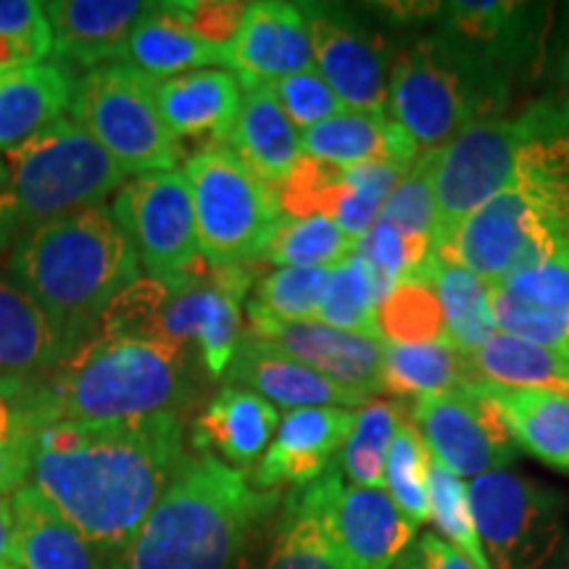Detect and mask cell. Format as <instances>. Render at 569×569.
Listing matches in <instances>:
<instances>
[{"label":"cell","instance_id":"cell-1","mask_svg":"<svg viewBox=\"0 0 569 569\" xmlns=\"http://www.w3.org/2000/svg\"><path fill=\"white\" fill-rule=\"evenodd\" d=\"M188 461L180 415L56 422L34 440L32 482L117 565Z\"/></svg>","mask_w":569,"mask_h":569},{"label":"cell","instance_id":"cell-2","mask_svg":"<svg viewBox=\"0 0 569 569\" xmlns=\"http://www.w3.org/2000/svg\"><path fill=\"white\" fill-rule=\"evenodd\" d=\"M6 272L51 315L71 353L96 338L109 303L142 277L132 240L103 203L34 227L11 246Z\"/></svg>","mask_w":569,"mask_h":569},{"label":"cell","instance_id":"cell-3","mask_svg":"<svg viewBox=\"0 0 569 569\" xmlns=\"http://www.w3.org/2000/svg\"><path fill=\"white\" fill-rule=\"evenodd\" d=\"M32 425L180 415L193 398L188 348L159 340L92 338L61 365L19 377Z\"/></svg>","mask_w":569,"mask_h":569},{"label":"cell","instance_id":"cell-4","mask_svg":"<svg viewBox=\"0 0 569 569\" xmlns=\"http://www.w3.org/2000/svg\"><path fill=\"white\" fill-rule=\"evenodd\" d=\"M274 507L277 490H256L243 469L190 457L113 569H238Z\"/></svg>","mask_w":569,"mask_h":569},{"label":"cell","instance_id":"cell-5","mask_svg":"<svg viewBox=\"0 0 569 569\" xmlns=\"http://www.w3.org/2000/svg\"><path fill=\"white\" fill-rule=\"evenodd\" d=\"M6 167L0 246H13L34 227L98 206L124 182L119 163L71 117H61L6 153Z\"/></svg>","mask_w":569,"mask_h":569},{"label":"cell","instance_id":"cell-6","mask_svg":"<svg viewBox=\"0 0 569 569\" xmlns=\"http://www.w3.org/2000/svg\"><path fill=\"white\" fill-rule=\"evenodd\" d=\"M511 82L461 53L438 32L411 40L388 74V117L419 142L443 148L467 127L498 119Z\"/></svg>","mask_w":569,"mask_h":569},{"label":"cell","instance_id":"cell-7","mask_svg":"<svg viewBox=\"0 0 569 569\" xmlns=\"http://www.w3.org/2000/svg\"><path fill=\"white\" fill-rule=\"evenodd\" d=\"M201 256L211 267H248L284 217L277 190L259 182L224 142H206L184 163Z\"/></svg>","mask_w":569,"mask_h":569},{"label":"cell","instance_id":"cell-8","mask_svg":"<svg viewBox=\"0 0 569 569\" xmlns=\"http://www.w3.org/2000/svg\"><path fill=\"white\" fill-rule=\"evenodd\" d=\"M69 109L124 174L172 172L182 159L180 140L156 106V80L132 63L111 61L84 71Z\"/></svg>","mask_w":569,"mask_h":569},{"label":"cell","instance_id":"cell-9","mask_svg":"<svg viewBox=\"0 0 569 569\" xmlns=\"http://www.w3.org/2000/svg\"><path fill=\"white\" fill-rule=\"evenodd\" d=\"M567 246L569 209L509 188L469 213L457 232L436 248V256L498 284L543 264Z\"/></svg>","mask_w":569,"mask_h":569},{"label":"cell","instance_id":"cell-10","mask_svg":"<svg viewBox=\"0 0 569 569\" xmlns=\"http://www.w3.org/2000/svg\"><path fill=\"white\" fill-rule=\"evenodd\" d=\"M469 509L493 569H569V525L553 490L498 469L467 486Z\"/></svg>","mask_w":569,"mask_h":569},{"label":"cell","instance_id":"cell-11","mask_svg":"<svg viewBox=\"0 0 569 569\" xmlns=\"http://www.w3.org/2000/svg\"><path fill=\"white\" fill-rule=\"evenodd\" d=\"M111 211L151 280L172 284L209 267L198 246L193 193L182 169L124 182Z\"/></svg>","mask_w":569,"mask_h":569},{"label":"cell","instance_id":"cell-12","mask_svg":"<svg viewBox=\"0 0 569 569\" xmlns=\"http://www.w3.org/2000/svg\"><path fill=\"white\" fill-rule=\"evenodd\" d=\"M411 422L422 432L432 459L459 480L507 469L522 451L482 377L448 393L417 398Z\"/></svg>","mask_w":569,"mask_h":569},{"label":"cell","instance_id":"cell-13","mask_svg":"<svg viewBox=\"0 0 569 569\" xmlns=\"http://www.w3.org/2000/svg\"><path fill=\"white\" fill-rule=\"evenodd\" d=\"M517 169V127L515 119H488L459 132L438 148L436 203L438 224L432 240L436 248L446 243L472 211L486 206L503 190L515 188Z\"/></svg>","mask_w":569,"mask_h":569},{"label":"cell","instance_id":"cell-14","mask_svg":"<svg viewBox=\"0 0 569 569\" xmlns=\"http://www.w3.org/2000/svg\"><path fill=\"white\" fill-rule=\"evenodd\" d=\"M315 67L348 111L388 117V59L382 38L330 6H301Z\"/></svg>","mask_w":569,"mask_h":569},{"label":"cell","instance_id":"cell-15","mask_svg":"<svg viewBox=\"0 0 569 569\" xmlns=\"http://www.w3.org/2000/svg\"><path fill=\"white\" fill-rule=\"evenodd\" d=\"M546 6L540 3H443L438 34L472 56L482 67L515 82L540 56L546 32Z\"/></svg>","mask_w":569,"mask_h":569},{"label":"cell","instance_id":"cell-16","mask_svg":"<svg viewBox=\"0 0 569 569\" xmlns=\"http://www.w3.org/2000/svg\"><path fill=\"white\" fill-rule=\"evenodd\" d=\"M325 517L353 569H393L409 551L417 528L386 488L346 486L336 461L322 475Z\"/></svg>","mask_w":569,"mask_h":569},{"label":"cell","instance_id":"cell-17","mask_svg":"<svg viewBox=\"0 0 569 569\" xmlns=\"http://www.w3.org/2000/svg\"><path fill=\"white\" fill-rule=\"evenodd\" d=\"M246 315L248 332L274 343L296 361L325 375L327 380L367 398L380 393L382 361H386L388 348L386 340L356 336V332L338 330V327L322 325L317 319L288 322V319H274L253 309H246Z\"/></svg>","mask_w":569,"mask_h":569},{"label":"cell","instance_id":"cell-18","mask_svg":"<svg viewBox=\"0 0 569 569\" xmlns=\"http://www.w3.org/2000/svg\"><path fill=\"white\" fill-rule=\"evenodd\" d=\"M227 61L243 88L315 69L309 21L301 6L282 0L248 3L243 21L227 46Z\"/></svg>","mask_w":569,"mask_h":569},{"label":"cell","instance_id":"cell-19","mask_svg":"<svg viewBox=\"0 0 569 569\" xmlns=\"http://www.w3.org/2000/svg\"><path fill=\"white\" fill-rule=\"evenodd\" d=\"M356 415L351 409H293L280 419L272 443L248 475L256 490L303 488L338 461Z\"/></svg>","mask_w":569,"mask_h":569},{"label":"cell","instance_id":"cell-20","mask_svg":"<svg viewBox=\"0 0 569 569\" xmlns=\"http://www.w3.org/2000/svg\"><path fill=\"white\" fill-rule=\"evenodd\" d=\"M230 386L253 390L269 403L284 409H359L369 401L367 396L356 393L351 388L327 380L325 375L296 361L293 356L280 351L269 340L243 332L234 356L227 367Z\"/></svg>","mask_w":569,"mask_h":569},{"label":"cell","instance_id":"cell-21","mask_svg":"<svg viewBox=\"0 0 569 569\" xmlns=\"http://www.w3.org/2000/svg\"><path fill=\"white\" fill-rule=\"evenodd\" d=\"M490 309L507 336L569 348V246L528 272L490 284Z\"/></svg>","mask_w":569,"mask_h":569},{"label":"cell","instance_id":"cell-22","mask_svg":"<svg viewBox=\"0 0 569 569\" xmlns=\"http://www.w3.org/2000/svg\"><path fill=\"white\" fill-rule=\"evenodd\" d=\"M153 3L140 0H53L46 3L51 24V56L82 67L122 61L127 38Z\"/></svg>","mask_w":569,"mask_h":569},{"label":"cell","instance_id":"cell-23","mask_svg":"<svg viewBox=\"0 0 569 569\" xmlns=\"http://www.w3.org/2000/svg\"><path fill=\"white\" fill-rule=\"evenodd\" d=\"M13 549L19 569H113L111 559L84 538L34 482L11 493Z\"/></svg>","mask_w":569,"mask_h":569},{"label":"cell","instance_id":"cell-24","mask_svg":"<svg viewBox=\"0 0 569 569\" xmlns=\"http://www.w3.org/2000/svg\"><path fill=\"white\" fill-rule=\"evenodd\" d=\"M277 427H280V411L274 403L253 390L227 382L196 419L193 446L203 453L213 451L224 465L246 472L264 457Z\"/></svg>","mask_w":569,"mask_h":569},{"label":"cell","instance_id":"cell-25","mask_svg":"<svg viewBox=\"0 0 569 569\" xmlns=\"http://www.w3.org/2000/svg\"><path fill=\"white\" fill-rule=\"evenodd\" d=\"M243 103V84L230 69H198L156 80V106L177 140L224 142Z\"/></svg>","mask_w":569,"mask_h":569},{"label":"cell","instance_id":"cell-26","mask_svg":"<svg viewBox=\"0 0 569 569\" xmlns=\"http://www.w3.org/2000/svg\"><path fill=\"white\" fill-rule=\"evenodd\" d=\"M301 153L332 167L386 161L401 172L415 167L422 148L390 117L367 111H343L301 132Z\"/></svg>","mask_w":569,"mask_h":569},{"label":"cell","instance_id":"cell-27","mask_svg":"<svg viewBox=\"0 0 569 569\" xmlns=\"http://www.w3.org/2000/svg\"><path fill=\"white\" fill-rule=\"evenodd\" d=\"M515 127V188L569 209V96L536 101Z\"/></svg>","mask_w":569,"mask_h":569},{"label":"cell","instance_id":"cell-28","mask_svg":"<svg viewBox=\"0 0 569 569\" xmlns=\"http://www.w3.org/2000/svg\"><path fill=\"white\" fill-rule=\"evenodd\" d=\"M224 146L238 156L256 180L274 190L288 180L303 156L301 132L277 106L269 84L243 88V103Z\"/></svg>","mask_w":569,"mask_h":569},{"label":"cell","instance_id":"cell-29","mask_svg":"<svg viewBox=\"0 0 569 569\" xmlns=\"http://www.w3.org/2000/svg\"><path fill=\"white\" fill-rule=\"evenodd\" d=\"M71 96L74 80L53 61L0 69V151L9 153L59 122Z\"/></svg>","mask_w":569,"mask_h":569},{"label":"cell","instance_id":"cell-30","mask_svg":"<svg viewBox=\"0 0 569 569\" xmlns=\"http://www.w3.org/2000/svg\"><path fill=\"white\" fill-rule=\"evenodd\" d=\"M69 353V340L51 315L0 269V380L38 377Z\"/></svg>","mask_w":569,"mask_h":569},{"label":"cell","instance_id":"cell-31","mask_svg":"<svg viewBox=\"0 0 569 569\" xmlns=\"http://www.w3.org/2000/svg\"><path fill=\"white\" fill-rule=\"evenodd\" d=\"M122 61L146 71L153 80L188 74L198 69H230L227 48L213 46L177 19L167 3H153L127 38Z\"/></svg>","mask_w":569,"mask_h":569},{"label":"cell","instance_id":"cell-32","mask_svg":"<svg viewBox=\"0 0 569 569\" xmlns=\"http://www.w3.org/2000/svg\"><path fill=\"white\" fill-rule=\"evenodd\" d=\"M264 569H353L327 525L319 478L284 498Z\"/></svg>","mask_w":569,"mask_h":569},{"label":"cell","instance_id":"cell-33","mask_svg":"<svg viewBox=\"0 0 569 569\" xmlns=\"http://www.w3.org/2000/svg\"><path fill=\"white\" fill-rule=\"evenodd\" d=\"M486 390L507 417L519 448L546 465L569 469V398L538 388L498 386L490 380H486Z\"/></svg>","mask_w":569,"mask_h":569},{"label":"cell","instance_id":"cell-34","mask_svg":"<svg viewBox=\"0 0 569 569\" xmlns=\"http://www.w3.org/2000/svg\"><path fill=\"white\" fill-rule=\"evenodd\" d=\"M475 356L459 351L451 340L425 346H388L382 361L380 393L427 398L478 380Z\"/></svg>","mask_w":569,"mask_h":569},{"label":"cell","instance_id":"cell-35","mask_svg":"<svg viewBox=\"0 0 569 569\" xmlns=\"http://www.w3.org/2000/svg\"><path fill=\"white\" fill-rule=\"evenodd\" d=\"M411 277H425L436 290L440 309L446 317L448 340L469 356H475L496 336V317L490 309V284L465 267L448 264L432 256L427 264Z\"/></svg>","mask_w":569,"mask_h":569},{"label":"cell","instance_id":"cell-36","mask_svg":"<svg viewBox=\"0 0 569 569\" xmlns=\"http://www.w3.org/2000/svg\"><path fill=\"white\" fill-rule=\"evenodd\" d=\"M480 377L498 386L538 388L569 398V348L530 343V340L496 332L475 353Z\"/></svg>","mask_w":569,"mask_h":569},{"label":"cell","instance_id":"cell-37","mask_svg":"<svg viewBox=\"0 0 569 569\" xmlns=\"http://www.w3.org/2000/svg\"><path fill=\"white\" fill-rule=\"evenodd\" d=\"M436 167L438 148H427L419 156L407 177L396 184V190L382 206L380 219H386L398 230L409 251V274H417L432 259V240H436L438 203H436Z\"/></svg>","mask_w":569,"mask_h":569},{"label":"cell","instance_id":"cell-38","mask_svg":"<svg viewBox=\"0 0 569 569\" xmlns=\"http://www.w3.org/2000/svg\"><path fill=\"white\" fill-rule=\"evenodd\" d=\"M356 240L332 219L284 217L274 227L256 264L277 267H336L353 253Z\"/></svg>","mask_w":569,"mask_h":569},{"label":"cell","instance_id":"cell-39","mask_svg":"<svg viewBox=\"0 0 569 569\" xmlns=\"http://www.w3.org/2000/svg\"><path fill=\"white\" fill-rule=\"evenodd\" d=\"M377 330L388 346H425L448 340L446 317L425 277H403L377 306Z\"/></svg>","mask_w":569,"mask_h":569},{"label":"cell","instance_id":"cell-40","mask_svg":"<svg viewBox=\"0 0 569 569\" xmlns=\"http://www.w3.org/2000/svg\"><path fill=\"white\" fill-rule=\"evenodd\" d=\"M403 422L398 403L372 401L356 415L353 430L340 451V472L351 486L386 488V465L398 425Z\"/></svg>","mask_w":569,"mask_h":569},{"label":"cell","instance_id":"cell-41","mask_svg":"<svg viewBox=\"0 0 569 569\" xmlns=\"http://www.w3.org/2000/svg\"><path fill=\"white\" fill-rule=\"evenodd\" d=\"M377 306L380 301H377L372 277H369L365 261L351 253L327 272L317 322L382 340L377 330Z\"/></svg>","mask_w":569,"mask_h":569},{"label":"cell","instance_id":"cell-42","mask_svg":"<svg viewBox=\"0 0 569 569\" xmlns=\"http://www.w3.org/2000/svg\"><path fill=\"white\" fill-rule=\"evenodd\" d=\"M430 461L432 453L425 443L422 432L417 430L415 422L403 419L398 425L393 443H390L386 465V490L415 528L430 522V496H427Z\"/></svg>","mask_w":569,"mask_h":569},{"label":"cell","instance_id":"cell-43","mask_svg":"<svg viewBox=\"0 0 569 569\" xmlns=\"http://www.w3.org/2000/svg\"><path fill=\"white\" fill-rule=\"evenodd\" d=\"M427 496H430V519L438 525L448 543L461 557L472 561L475 569H493L480 543L478 528H475L465 480H459L451 469L432 459L430 478H427Z\"/></svg>","mask_w":569,"mask_h":569},{"label":"cell","instance_id":"cell-44","mask_svg":"<svg viewBox=\"0 0 569 569\" xmlns=\"http://www.w3.org/2000/svg\"><path fill=\"white\" fill-rule=\"evenodd\" d=\"M351 196L343 167L301 156L293 172L277 188V201L288 217H325L336 222L340 209Z\"/></svg>","mask_w":569,"mask_h":569},{"label":"cell","instance_id":"cell-45","mask_svg":"<svg viewBox=\"0 0 569 569\" xmlns=\"http://www.w3.org/2000/svg\"><path fill=\"white\" fill-rule=\"evenodd\" d=\"M327 272V267H280L267 272L253 284V296L246 301V309L288 322L317 319Z\"/></svg>","mask_w":569,"mask_h":569},{"label":"cell","instance_id":"cell-46","mask_svg":"<svg viewBox=\"0 0 569 569\" xmlns=\"http://www.w3.org/2000/svg\"><path fill=\"white\" fill-rule=\"evenodd\" d=\"M38 436L21 401L19 377L0 380V498L17 493L32 475Z\"/></svg>","mask_w":569,"mask_h":569},{"label":"cell","instance_id":"cell-47","mask_svg":"<svg viewBox=\"0 0 569 569\" xmlns=\"http://www.w3.org/2000/svg\"><path fill=\"white\" fill-rule=\"evenodd\" d=\"M269 90H272L274 101L284 111V117L301 132L348 111L330 84L322 80L317 67L298 71V74L284 77V80L269 82Z\"/></svg>","mask_w":569,"mask_h":569},{"label":"cell","instance_id":"cell-48","mask_svg":"<svg viewBox=\"0 0 569 569\" xmlns=\"http://www.w3.org/2000/svg\"><path fill=\"white\" fill-rule=\"evenodd\" d=\"M0 38L30 53L32 61L51 56V24L46 17V3L34 0H0Z\"/></svg>","mask_w":569,"mask_h":569},{"label":"cell","instance_id":"cell-49","mask_svg":"<svg viewBox=\"0 0 569 569\" xmlns=\"http://www.w3.org/2000/svg\"><path fill=\"white\" fill-rule=\"evenodd\" d=\"M167 9L201 38L227 48L246 17L248 3H184L182 0V3H167Z\"/></svg>","mask_w":569,"mask_h":569},{"label":"cell","instance_id":"cell-50","mask_svg":"<svg viewBox=\"0 0 569 569\" xmlns=\"http://www.w3.org/2000/svg\"><path fill=\"white\" fill-rule=\"evenodd\" d=\"M419 559H422V569H475L472 561L461 557L448 540H443L436 532H425L417 543Z\"/></svg>","mask_w":569,"mask_h":569},{"label":"cell","instance_id":"cell-51","mask_svg":"<svg viewBox=\"0 0 569 569\" xmlns=\"http://www.w3.org/2000/svg\"><path fill=\"white\" fill-rule=\"evenodd\" d=\"M11 549H13L11 498H0V565H11Z\"/></svg>","mask_w":569,"mask_h":569},{"label":"cell","instance_id":"cell-52","mask_svg":"<svg viewBox=\"0 0 569 569\" xmlns=\"http://www.w3.org/2000/svg\"><path fill=\"white\" fill-rule=\"evenodd\" d=\"M393 569H422V559H419V551L409 549L401 559L396 561Z\"/></svg>","mask_w":569,"mask_h":569},{"label":"cell","instance_id":"cell-53","mask_svg":"<svg viewBox=\"0 0 569 569\" xmlns=\"http://www.w3.org/2000/svg\"><path fill=\"white\" fill-rule=\"evenodd\" d=\"M557 77L569 88V38H567V46L561 48V56H559V63H557Z\"/></svg>","mask_w":569,"mask_h":569},{"label":"cell","instance_id":"cell-54","mask_svg":"<svg viewBox=\"0 0 569 569\" xmlns=\"http://www.w3.org/2000/svg\"><path fill=\"white\" fill-rule=\"evenodd\" d=\"M9 182V167H6V159H0V190Z\"/></svg>","mask_w":569,"mask_h":569},{"label":"cell","instance_id":"cell-55","mask_svg":"<svg viewBox=\"0 0 569 569\" xmlns=\"http://www.w3.org/2000/svg\"><path fill=\"white\" fill-rule=\"evenodd\" d=\"M0 569H19L17 565H0Z\"/></svg>","mask_w":569,"mask_h":569}]
</instances>
